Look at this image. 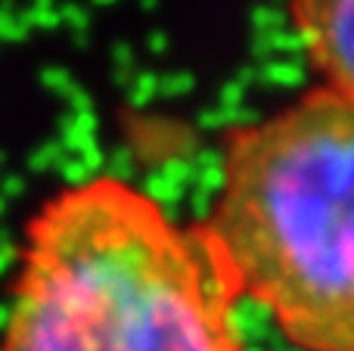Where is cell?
I'll return each instance as SVG.
<instances>
[{
  "instance_id": "obj_1",
  "label": "cell",
  "mask_w": 354,
  "mask_h": 351,
  "mask_svg": "<svg viewBox=\"0 0 354 351\" xmlns=\"http://www.w3.org/2000/svg\"><path fill=\"white\" fill-rule=\"evenodd\" d=\"M239 298L205 221L103 174L28 221L0 351H243Z\"/></svg>"
},
{
  "instance_id": "obj_2",
  "label": "cell",
  "mask_w": 354,
  "mask_h": 351,
  "mask_svg": "<svg viewBox=\"0 0 354 351\" xmlns=\"http://www.w3.org/2000/svg\"><path fill=\"white\" fill-rule=\"evenodd\" d=\"M255 298L301 351H354V99L314 87L230 131L208 215Z\"/></svg>"
},
{
  "instance_id": "obj_3",
  "label": "cell",
  "mask_w": 354,
  "mask_h": 351,
  "mask_svg": "<svg viewBox=\"0 0 354 351\" xmlns=\"http://www.w3.org/2000/svg\"><path fill=\"white\" fill-rule=\"evenodd\" d=\"M292 19L324 87L354 99V0H292Z\"/></svg>"
}]
</instances>
